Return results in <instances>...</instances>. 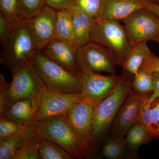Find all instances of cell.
Here are the masks:
<instances>
[{
  "instance_id": "cell-15",
  "label": "cell",
  "mask_w": 159,
  "mask_h": 159,
  "mask_svg": "<svg viewBox=\"0 0 159 159\" xmlns=\"http://www.w3.org/2000/svg\"><path fill=\"white\" fill-rule=\"evenodd\" d=\"M78 48L74 43L56 38L43 49L45 55L67 70L78 74L77 65Z\"/></svg>"
},
{
  "instance_id": "cell-10",
  "label": "cell",
  "mask_w": 159,
  "mask_h": 159,
  "mask_svg": "<svg viewBox=\"0 0 159 159\" xmlns=\"http://www.w3.org/2000/svg\"><path fill=\"white\" fill-rule=\"evenodd\" d=\"M122 22L133 46L144 41H156L159 36V18L148 8L135 11Z\"/></svg>"
},
{
  "instance_id": "cell-38",
  "label": "cell",
  "mask_w": 159,
  "mask_h": 159,
  "mask_svg": "<svg viewBox=\"0 0 159 159\" xmlns=\"http://www.w3.org/2000/svg\"></svg>"
},
{
  "instance_id": "cell-31",
  "label": "cell",
  "mask_w": 159,
  "mask_h": 159,
  "mask_svg": "<svg viewBox=\"0 0 159 159\" xmlns=\"http://www.w3.org/2000/svg\"><path fill=\"white\" fill-rule=\"evenodd\" d=\"M11 30L12 28L7 20L0 13V41L2 48L7 44Z\"/></svg>"
},
{
  "instance_id": "cell-9",
  "label": "cell",
  "mask_w": 159,
  "mask_h": 159,
  "mask_svg": "<svg viewBox=\"0 0 159 159\" xmlns=\"http://www.w3.org/2000/svg\"><path fill=\"white\" fill-rule=\"evenodd\" d=\"M151 94H141L132 88L114 119L107 139L125 137L129 129L139 122L142 107Z\"/></svg>"
},
{
  "instance_id": "cell-24",
  "label": "cell",
  "mask_w": 159,
  "mask_h": 159,
  "mask_svg": "<svg viewBox=\"0 0 159 159\" xmlns=\"http://www.w3.org/2000/svg\"><path fill=\"white\" fill-rule=\"evenodd\" d=\"M38 139L39 159H72L70 154L49 139L39 136Z\"/></svg>"
},
{
  "instance_id": "cell-36",
  "label": "cell",
  "mask_w": 159,
  "mask_h": 159,
  "mask_svg": "<svg viewBox=\"0 0 159 159\" xmlns=\"http://www.w3.org/2000/svg\"><path fill=\"white\" fill-rule=\"evenodd\" d=\"M149 2H151L156 3V4H159V0H148Z\"/></svg>"
},
{
  "instance_id": "cell-22",
  "label": "cell",
  "mask_w": 159,
  "mask_h": 159,
  "mask_svg": "<svg viewBox=\"0 0 159 159\" xmlns=\"http://www.w3.org/2000/svg\"><path fill=\"white\" fill-rule=\"evenodd\" d=\"M56 11V38L75 44L70 11L68 8Z\"/></svg>"
},
{
  "instance_id": "cell-4",
  "label": "cell",
  "mask_w": 159,
  "mask_h": 159,
  "mask_svg": "<svg viewBox=\"0 0 159 159\" xmlns=\"http://www.w3.org/2000/svg\"><path fill=\"white\" fill-rule=\"evenodd\" d=\"M90 40L105 46L113 54L118 66H122L133 46L129 40L124 26L119 21L95 18Z\"/></svg>"
},
{
  "instance_id": "cell-11",
  "label": "cell",
  "mask_w": 159,
  "mask_h": 159,
  "mask_svg": "<svg viewBox=\"0 0 159 159\" xmlns=\"http://www.w3.org/2000/svg\"><path fill=\"white\" fill-rule=\"evenodd\" d=\"M82 102L93 107L108 97L120 80V76H104L92 72L79 74Z\"/></svg>"
},
{
  "instance_id": "cell-32",
  "label": "cell",
  "mask_w": 159,
  "mask_h": 159,
  "mask_svg": "<svg viewBox=\"0 0 159 159\" xmlns=\"http://www.w3.org/2000/svg\"><path fill=\"white\" fill-rule=\"evenodd\" d=\"M141 68L147 69L152 73L159 72V57L153 54L149 55L144 61Z\"/></svg>"
},
{
  "instance_id": "cell-3",
  "label": "cell",
  "mask_w": 159,
  "mask_h": 159,
  "mask_svg": "<svg viewBox=\"0 0 159 159\" xmlns=\"http://www.w3.org/2000/svg\"><path fill=\"white\" fill-rule=\"evenodd\" d=\"M31 62L46 87L50 90L64 94L81 93L79 74L67 70L40 51L35 53Z\"/></svg>"
},
{
  "instance_id": "cell-2",
  "label": "cell",
  "mask_w": 159,
  "mask_h": 159,
  "mask_svg": "<svg viewBox=\"0 0 159 159\" xmlns=\"http://www.w3.org/2000/svg\"><path fill=\"white\" fill-rule=\"evenodd\" d=\"M134 77V74L123 70L114 90L94 107L92 135L95 145L107 137L114 119L132 88Z\"/></svg>"
},
{
  "instance_id": "cell-18",
  "label": "cell",
  "mask_w": 159,
  "mask_h": 159,
  "mask_svg": "<svg viewBox=\"0 0 159 159\" xmlns=\"http://www.w3.org/2000/svg\"><path fill=\"white\" fill-rule=\"evenodd\" d=\"M159 98L148 100L142 107L139 122L146 128L152 138H159Z\"/></svg>"
},
{
  "instance_id": "cell-12",
  "label": "cell",
  "mask_w": 159,
  "mask_h": 159,
  "mask_svg": "<svg viewBox=\"0 0 159 159\" xmlns=\"http://www.w3.org/2000/svg\"><path fill=\"white\" fill-rule=\"evenodd\" d=\"M94 108L92 106L80 101L74 104L66 115L84 156L90 153L95 145L92 135Z\"/></svg>"
},
{
  "instance_id": "cell-37",
  "label": "cell",
  "mask_w": 159,
  "mask_h": 159,
  "mask_svg": "<svg viewBox=\"0 0 159 159\" xmlns=\"http://www.w3.org/2000/svg\"><path fill=\"white\" fill-rule=\"evenodd\" d=\"M156 41L158 43H159V36H158L157 38Z\"/></svg>"
},
{
  "instance_id": "cell-8",
  "label": "cell",
  "mask_w": 159,
  "mask_h": 159,
  "mask_svg": "<svg viewBox=\"0 0 159 159\" xmlns=\"http://www.w3.org/2000/svg\"><path fill=\"white\" fill-rule=\"evenodd\" d=\"M77 65L79 73L105 72L116 75L117 60L105 46L90 40L77 49Z\"/></svg>"
},
{
  "instance_id": "cell-25",
  "label": "cell",
  "mask_w": 159,
  "mask_h": 159,
  "mask_svg": "<svg viewBox=\"0 0 159 159\" xmlns=\"http://www.w3.org/2000/svg\"><path fill=\"white\" fill-rule=\"evenodd\" d=\"M134 91L141 94H152L153 89V73L143 68H140L134 75L132 83Z\"/></svg>"
},
{
  "instance_id": "cell-17",
  "label": "cell",
  "mask_w": 159,
  "mask_h": 159,
  "mask_svg": "<svg viewBox=\"0 0 159 159\" xmlns=\"http://www.w3.org/2000/svg\"><path fill=\"white\" fill-rule=\"evenodd\" d=\"M34 132V125H30L24 131L0 139V159H13L26 140Z\"/></svg>"
},
{
  "instance_id": "cell-26",
  "label": "cell",
  "mask_w": 159,
  "mask_h": 159,
  "mask_svg": "<svg viewBox=\"0 0 159 159\" xmlns=\"http://www.w3.org/2000/svg\"><path fill=\"white\" fill-rule=\"evenodd\" d=\"M46 6L45 0H18V13L24 20L39 13Z\"/></svg>"
},
{
  "instance_id": "cell-35",
  "label": "cell",
  "mask_w": 159,
  "mask_h": 159,
  "mask_svg": "<svg viewBox=\"0 0 159 159\" xmlns=\"http://www.w3.org/2000/svg\"><path fill=\"white\" fill-rule=\"evenodd\" d=\"M148 8L151 10L159 18V5L156 3L151 2L149 4Z\"/></svg>"
},
{
  "instance_id": "cell-23",
  "label": "cell",
  "mask_w": 159,
  "mask_h": 159,
  "mask_svg": "<svg viewBox=\"0 0 159 159\" xmlns=\"http://www.w3.org/2000/svg\"><path fill=\"white\" fill-rule=\"evenodd\" d=\"M100 154L102 157L109 159L133 158L129 151L125 137H113L107 139L100 150Z\"/></svg>"
},
{
  "instance_id": "cell-5",
  "label": "cell",
  "mask_w": 159,
  "mask_h": 159,
  "mask_svg": "<svg viewBox=\"0 0 159 159\" xmlns=\"http://www.w3.org/2000/svg\"><path fill=\"white\" fill-rule=\"evenodd\" d=\"M80 101H82L81 94L60 93L50 90L44 86L33 99L32 112L26 125L65 115L74 104Z\"/></svg>"
},
{
  "instance_id": "cell-34",
  "label": "cell",
  "mask_w": 159,
  "mask_h": 159,
  "mask_svg": "<svg viewBox=\"0 0 159 159\" xmlns=\"http://www.w3.org/2000/svg\"><path fill=\"white\" fill-rule=\"evenodd\" d=\"M153 92L148 99L149 102H152L155 99L159 98V72L153 73Z\"/></svg>"
},
{
  "instance_id": "cell-19",
  "label": "cell",
  "mask_w": 159,
  "mask_h": 159,
  "mask_svg": "<svg viewBox=\"0 0 159 159\" xmlns=\"http://www.w3.org/2000/svg\"><path fill=\"white\" fill-rule=\"evenodd\" d=\"M33 99L18 100L9 105L0 115L21 125H27L32 112Z\"/></svg>"
},
{
  "instance_id": "cell-1",
  "label": "cell",
  "mask_w": 159,
  "mask_h": 159,
  "mask_svg": "<svg viewBox=\"0 0 159 159\" xmlns=\"http://www.w3.org/2000/svg\"><path fill=\"white\" fill-rule=\"evenodd\" d=\"M11 71L10 83L6 81L3 74H0V114L16 101L34 99L45 86L31 61L17 65Z\"/></svg>"
},
{
  "instance_id": "cell-6",
  "label": "cell",
  "mask_w": 159,
  "mask_h": 159,
  "mask_svg": "<svg viewBox=\"0 0 159 159\" xmlns=\"http://www.w3.org/2000/svg\"><path fill=\"white\" fill-rule=\"evenodd\" d=\"M33 125L37 135L56 143L74 157L81 158L84 156L77 136L66 115L52 117Z\"/></svg>"
},
{
  "instance_id": "cell-7",
  "label": "cell",
  "mask_w": 159,
  "mask_h": 159,
  "mask_svg": "<svg viewBox=\"0 0 159 159\" xmlns=\"http://www.w3.org/2000/svg\"><path fill=\"white\" fill-rule=\"evenodd\" d=\"M37 51L25 20H23L12 28L8 43L3 48L0 61L11 71L17 65L31 61Z\"/></svg>"
},
{
  "instance_id": "cell-13",
  "label": "cell",
  "mask_w": 159,
  "mask_h": 159,
  "mask_svg": "<svg viewBox=\"0 0 159 159\" xmlns=\"http://www.w3.org/2000/svg\"><path fill=\"white\" fill-rule=\"evenodd\" d=\"M56 10L46 5L39 13L25 20L38 51L56 38Z\"/></svg>"
},
{
  "instance_id": "cell-16",
  "label": "cell",
  "mask_w": 159,
  "mask_h": 159,
  "mask_svg": "<svg viewBox=\"0 0 159 159\" xmlns=\"http://www.w3.org/2000/svg\"><path fill=\"white\" fill-rule=\"evenodd\" d=\"M68 9L71 13L74 42L78 48L90 41L91 31L95 18L73 6H70Z\"/></svg>"
},
{
  "instance_id": "cell-21",
  "label": "cell",
  "mask_w": 159,
  "mask_h": 159,
  "mask_svg": "<svg viewBox=\"0 0 159 159\" xmlns=\"http://www.w3.org/2000/svg\"><path fill=\"white\" fill-rule=\"evenodd\" d=\"M152 137L142 123L138 122L129 129L125 136L127 148L133 157H136V152L142 145L148 143Z\"/></svg>"
},
{
  "instance_id": "cell-30",
  "label": "cell",
  "mask_w": 159,
  "mask_h": 159,
  "mask_svg": "<svg viewBox=\"0 0 159 159\" xmlns=\"http://www.w3.org/2000/svg\"><path fill=\"white\" fill-rule=\"evenodd\" d=\"M102 0H71V6L96 18L99 14Z\"/></svg>"
},
{
  "instance_id": "cell-33",
  "label": "cell",
  "mask_w": 159,
  "mask_h": 159,
  "mask_svg": "<svg viewBox=\"0 0 159 159\" xmlns=\"http://www.w3.org/2000/svg\"><path fill=\"white\" fill-rule=\"evenodd\" d=\"M47 6L55 10L68 8L71 6V0H45Z\"/></svg>"
},
{
  "instance_id": "cell-20",
  "label": "cell",
  "mask_w": 159,
  "mask_h": 159,
  "mask_svg": "<svg viewBox=\"0 0 159 159\" xmlns=\"http://www.w3.org/2000/svg\"><path fill=\"white\" fill-rule=\"evenodd\" d=\"M147 42L144 41L133 45L127 59L121 66L123 70L135 75L138 73L145 59L153 54L147 46Z\"/></svg>"
},
{
  "instance_id": "cell-29",
  "label": "cell",
  "mask_w": 159,
  "mask_h": 159,
  "mask_svg": "<svg viewBox=\"0 0 159 159\" xmlns=\"http://www.w3.org/2000/svg\"><path fill=\"white\" fill-rule=\"evenodd\" d=\"M29 125L19 124L0 115V139L24 131Z\"/></svg>"
},
{
  "instance_id": "cell-28",
  "label": "cell",
  "mask_w": 159,
  "mask_h": 159,
  "mask_svg": "<svg viewBox=\"0 0 159 159\" xmlns=\"http://www.w3.org/2000/svg\"><path fill=\"white\" fill-rule=\"evenodd\" d=\"M13 159H39L38 139L35 131L26 140Z\"/></svg>"
},
{
  "instance_id": "cell-14",
  "label": "cell",
  "mask_w": 159,
  "mask_h": 159,
  "mask_svg": "<svg viewBox=\"0 0 159 159\" xmlns=\"http://www.w3.org/2000/svg\"><path fill=\"white\" fill-rule=\"evenodd\" d=\"M151 3L148 0H102L96 18L123 22L137 10L148 8Z\"/></svg>"
},
{
  "instance_id": "cell-27",
  "label": "cell",
  "mask_w": 159,
  "mask_h": 159,
  "mask_svg": "<svg viewBox=\"0 0 159 159\" xmlns=\"http://www.w3.org/2000/svg\"><path fill=\"white\" fill-rule=\"evenodd\" d=\"M0 10L12 29L24 20L19 15L18 0H0Z\"/></svg>"
}]
</instances>
